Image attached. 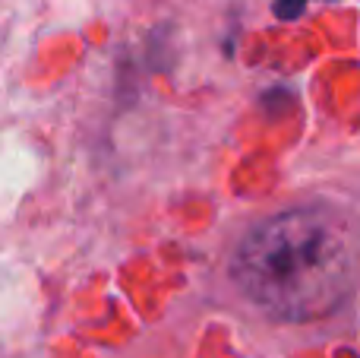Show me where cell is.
<instances>
[{
	"label": "cell",
	"mask_w": 360,
	"mask_h": 358,
	"mask_svg": "<svg viewBox=\"0 0 360 358\" xmlns=\"http://www.w3.org/2000/svg\"><path fill=\"white\" fill-rule=\"evenodd\" d=\"M285 4H291V0H285ZM300 4H304V0H294V6H300Z\"/></svg>",
	"instance_id": "cell-2"
},
{
	"label": "cell",
	"mask_w": 360,
	"mask_h": 358,
	"mask_svg": "<svg viewBox=\"0 0 360 358\" xmlns=\"http://www.w3.org/2000/svg\"><path fill=\"white\" fill-rule=\"evenodd\" d=\"M240 292L275 321H319L360 276V228L335 206H297L259 222L231 264Z\"/></svg>",
	"instance_id": "cell-1"
}]
</instances>
